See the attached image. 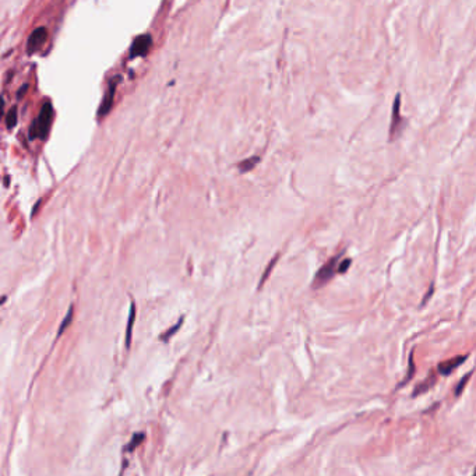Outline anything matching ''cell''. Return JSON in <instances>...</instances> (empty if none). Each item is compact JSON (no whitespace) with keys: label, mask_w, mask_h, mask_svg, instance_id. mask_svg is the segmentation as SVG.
Returning a JSON list of instances; mask_svg holds the SVG:
<instances>
[{"label":"cell","mask_w":476,"mask_h":476,"mask_svg":"<svg viewBox=\"0 0 476 476\" xmlns=\"http://www.w3.org/2000/svg\"><path fill=\"white\" fill-rule=\"evenodd\" d=\"M471 374L472 373L466 374L465 377H464V379L461 380L460 383H458V385H457V388H456V395H457V397H458V395H460L461 393H462V390L465 388L466 383H468V381H469V379H471Z\"/></svg>","instance_id":"14"},{"label":"cell","mask_w":476,"mask_h":476,"mask_svg":"<svg viewBox=\"0 0 476 476\" xmlns=\"http://www.w3.org/2000/svg\"><path fill=\"white\" fill-rule=\"evenodd\" d=\"M52 118H53V107L51 102H45L38 119L35 122H32V126L30 128V138H46L51 128Z\"/></svg>","instance_id":"1"},{"label":"cell","mask_w":476,"mask_h":476,"mask_svg":"<svg viewBox=\"0 0 476 476\" xmlns=\"http://www.w3.org/2000/svg\"><path fill=\"white\" fill-rule=\"evenodd\" d=\"M46 38H48V31H46L45 27L36 28V30L31 34L30 39L27 42V52H28L30 55H32L34 52H36L41 48L42 44L46 41Z\"/></svg>","instance_id":"6"},{"label":"cell","mask_w":476,"mask_h":476,"mask_svg":"<svg viewBox=\"0 0 476 476\" xmlns=\"http://www.w3.org/2000/svg\"><path fill=\"white\" fill-rule=\"evenodd\" d=\"M466 359H468L466 355L465 356H462V355H461V356H456V358L448 359V360H445V362H441V363L439 364V372H440L443 376H448L452 370H456V369L460 367L461 364L464 363Z\"/></svg>","instance_id":"7"},{"label":"cell","mask_w":476,"mask_h":476,"mask_svg":"<svg viewBox=\"0 0 476 476\" xmlns=\"http://www.w3.org/2000/svg\"><path fill=\"white\" fill-rule=\"evenodd\" d=\"M337 257H334L331 260L328 261L327 264H324V266L320 268V271L317 272V275H316V279H314V287H321L322 284H326L327 281H330L331 278L334 276L335 271H337Z\"/></svg>","instance_id":"4"},{"label":"cell","mask_w":476,"mask_h":476,"mask_svg":"<svg viewBox=\"0 0 476 476\" xmlns=\"http://www.w3.org/2000/svg\"><path fill=\"white\" fill-rule=\"evenodd\" d=\"M151 45H153V38H151L148 34H143V35L137 36V38L134 39L133 45H132L130 57H137L147 55Z\"/></svg>","instance_id":"3"},{"label":"cell","mask_w":476,"mask_h":476,"mask_svg":"<svg viewBox=\"0 0 476 476\" xmlns=\"http://www.w3.org/2000/svg\"><path fill=\"white\" fill-rule=\"evenodd\" d=\"M260 161L258 157H251L249 159H245V161H242L241 164H239V169H241V172H249L251 169L256 166V164Z\"/></svg>","instance_id":"10"},{"label":"cell","mask_w":476,"mask_h":476,"mask_svg":"<svg viewBox=\"0 0 476 476\" xmlns=\"http://www.w3.org/2000/svg\"><path fill=\"white\" fill-rule=\"evenodd\" d=\"M72 318H73V306L70 307V309H69V313H67L66 317L63 318V321H61L60 327H59V333H57V337H60L61 334L64 333L66 327H69V326H70V322H72Z\"/></svg>","instance_id":"12"},{"label":"cell","mask_w":476,"mask_h":476,"mask_svg":"<svg viewBox=\"0 0 476 476\" xmlns=\"http://www.w3.org/2000/svg\"><path fill=\"white\" fill-rule=\"evenodd\" d=\"M6 123H7V127L9 128H13L15 124H17V109H15V107L10 109V112L7 113Z\"/></svg>","instance_id":"13"},{"label":"cell","mask_w":476,"mask_h":476,"mask_svg":"<svg viewBox=\"0 0 476 476\" xmlns=\"http://www.w3.org/2000/svg\"><path fill=\"white\" fill-rule=\"evenodd\" d=\"M404 123V118L401 115V95L397 94V97L394 98V105H393V115H391L390 140H394L395 137H398L405 127Z\"/></svg>","instance_id":"2"},{"label":"cell","mask_w":476,"mask_h":476,"mask_svg":"<svg viewBox=\"0 0 476 476\" xmlns=\"http://www.w3.org/2000/svg\"><path fill=\"white\" fill-rule=\"evenodd\" d=\"M119 81H120V76L113 77L112 81L109 82V87H107V91L105 94V97H103V101L101 103V107H99V111H98V115L99 116H105L107 115V112L111 111V107H112L113 103V97H115V91H116V87H118Z\"/></svg>","instance_id":"5"},{"label":"cell","mask_w":476,"mask_h":476,"mask_svg":"<svg viewBox=\"0 0 476 476\" xmlns=\"http://www.w3.org/2000/svg\"><path fill=\"white\" fill-rule=\"evenodd\" d=\"M351 263H352L351 258H345V260L341 261V263H339V266H338V272H341V274L347 272V270H348L349 266H351Z\"/></svg>","instance_id":"15"},{"label":"cell","mask_w":476,"mask_h":476,"mask_svg":"<svg viewBox=\"0 0 476 476\" xmlns=\"http://www.w3.org/2000/svg\"><path fill=\"white\" fill-rule=\"evenodd\" d=\"M182 320H183V318H180V321L178 322V324H176L175 327H172L170 330H168V331L165 333V335H162V339H164V341H166V338H170L175 333H176V330H178V328H179L180 326H182Z\"/></svg>","instance_id":"17"},{"label":"cell","mask_w":476,"mask_h":476,"mask_svg":"<svg viewBox=\"0 0 476 476\" xmlns=\"http://www.w3.org/2000/svg\"><path fill=\"white\" fill-rule=\"evenodd\" d=\"M409 373L406 374V377H405V380L404 381H402V383H401V385H402V384H405L406 383V381H409L410 379H412V374H414V370H415V364H414V355H410V359H409Z\"/></svg>","instance_id":"16"},{"label":"cell","mask_w":476,"mask_h":476,"mask_svg":"<svg viewBox=\"0 0 476 476\" xmlns=\"http://www.w3.org/2000/svg\"><path fill=\"white\" fill-rule=\"evenodd\" d=\"M435 383H436V374L435 373L429 374V376H427V379H426L425 381H423V383H420L419 385H418V387L415 388L414 395H418V394H422V393H426L427 390L431 388V387L435 385Z\"/></svg>","instance_id":"9"},{"label":"cell","mask_w":476,"mask_h":476,"mask_svg":"<svg viewBox=\"0 0 476 476\" xmlns=\"http://www.w3.org/2000/svg\"><path fill=\"white\" fill-rule=\"evenodd\" d=\"M134 316H136V305L132 302V305H130V313H128L127 328H126V347H127V348L130 347V341H132V331H133Z\"/></svg>","instance_id":"8"},{"label":"cell","mask_w":476,"mask_h":476,"mask_svg":"<svg viewBox=\"0 0 476 476\" xmlns=\"http://www.w3.org/2000/svg\"><path fill=\"white\" fill-rule=\"evenodd\" d=\"M144 437H145V435H144V433H137V435H134L133 437H132L130 443L127 444V447L124 448V451H133L134 448H137L138 445L143 443Z\"/></svg>","instance_id":"11"}]
</instances>
